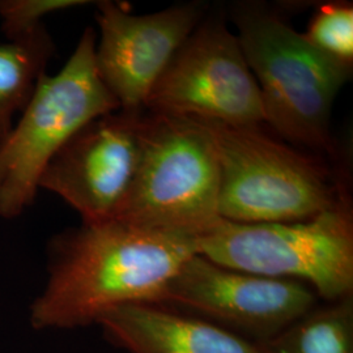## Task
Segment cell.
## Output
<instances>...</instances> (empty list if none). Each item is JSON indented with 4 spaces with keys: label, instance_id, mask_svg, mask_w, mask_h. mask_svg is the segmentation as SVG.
<instances>
[{
    "label": "cell",
    "instance_id": "1",
    "mask_svg": "<svg viewBox=\"0 0 353 353\" xmlns=\"http://www.w3.org/2000/svg\"><path fill=\"white\" fill-rule=\"evenodd\" d=\"M198 252V237L121 220L81 223L50 243L49 279L32 306L36 328L99 323L114 309L154 303Z\"/></svg>",
    "mask_w": 353,
    "mask_h": 353
},
{
    "label": "cell",
    "instance_id": "2",
    "mask_svg": "<svg viewBox=\"0 0 353 353\" xmlns=\"http://www.w3.org/2000/svg\"><path fill=\"white\" fill-rule=\"evenodd\" d=\"M232 20L259 87L265 123L290 144L335 156L331 112L352 68L316 50L303 33L258 3L233 6Z\"/></svg>",
    "mask_w": 353,
    "mask_h": 353
},
{
    "label": "cell",
    "instance_id": "3",
    "mask_svg": "<svg viewBox=\"0 0 353 353\" xmlns=\"http://www.w3.org/2000/svg\"><path fill=\"white\" fill-rule=\"evenodd\" d=\"M214 139L202 121L145 112L139 164L115 220L202 236L221 219Z\"/></svg>",
    "mask_w": 353,
    "mask_h": 353
},
{
    "label": "cell",
    "instance_id": "4",
    "mask_svg": "<svg viewBox=\"0 0 353 353\" xmlns=\"http://www.w3.org/2000/svg\"><path fill=\"white\" fill-rule=\"evenodd\" d=\"M202 122L217 156L221 219L300 221L330 210L347 192L323 161L271 138L261 126Z\"/></svg>",
    "mask_w": 353,
    "mask_h": 353
},
{
    "label": "cell",
    "instance_id": "5",
    "mask_svg": "<svg viewBox=\"0 0 353 353\" xmlns=\"http://www.w3.org/2000/svg\"><path fill=\"white\" fill-rule=\"evenodd\" d=\"M214 263L305 283L326 303L353 296V211L348 191L330 210L290 223L220 219L198 237Z\"/></svg>",
    "mask_w": 353,
    "mask_h": 353
},
{
    "label": "cell",
    "instance_id": "6",
    "mask_svg": "<svg viewBox=\"0 0 353 353\" xmlns=\"http://www.w3.org/2000/svg\"><path fill=\"white\" fill-rule=\"evenodd\" d=\"M96 43V30L85 28L62 70L41 77L1 144V219H16L34 204L45 168L81 127L121 109L99 74Z\"/></svg>",
    "mask_w": 353,
    "mask_h": 353
},
{
    "label": "cell",
    "instance_id": "7",
    "mask_svg": "<svg viewBox=\"0 0 353 353\" xmlns=\"http://www.w3.org/2000/svg\"><path fill=\"white\" fill-rule=\"evenodd\" d=\"M144 110L232 126L265 123L259 87L223 17L205 14L153 85Z\"/></svg>",
    "mask_w": 353,
    "mask_h": 353
},
{
    "label": "cell",
    "instance_id": "8",
    "mask_svg": "<svg viewBox=\"0 0 353 353\" xmlns=\"http://www.w3.org/2000/svg\"><path fill=\"white\" fill-rule=\"evenodd\" d=\"M318 300L316 292L301 281L233 270L196 252L169 280L154 305L261 344L309 312Z\"/></svg>",
    "mask_w": 353,
    "mask_h": 353
},
{
    "label": "cell",
    "instance_id": "9",
    "mask_svg": "<svg viewBox=\"0 0 353 353\" xmlns=\"http://www.w3.org/2000/svg\"><path fill=\"white\" fill-rule=\"evenodd\" d=\"M143 113L119 109L81 127L45 168L39 190L63 199L81 223L113 220L139 164Z\"/></svg>",
    "mask_w": 353,
    "mask_h": 353
},
{
    "label": "cell",
    "instance_id": "10",
    "mask_svg": "<svg viewBox=\"0 0 353 353\" xmlns=\"http://www.w3.org/2000/svg\"><path fill=\"white\" fill-rule=\"evenodd\" d=\"M202 1L135 14L122 1L97 3L96 64L122 110L144 112L153 85L207 14Z\"/></svg>",
    "mask_w": 353,
    "mask_h": 353
},
{
    "label": "cell",
    "instance_id": "11",
    "mask_svg": "<svg viewBox=\"0 0 353 353\" xmlns=\"http://www.w3.org/2000/svg\"><path fill=\"white\" fill-rule=\"evenodd\" d=\"M97 325L108 341L130 353H265L261 344L154 303L117 307Z\"/></svg>",
    "mask_w": 353,
    "mask_h": 353
},
{
    "label": "cell",
    "instance_id": "12",
    "mask_svg": "<svg viewBox=\"0 0 353 353\" xmlns=\"http://www.w3.org/2000/svg\"><path fill=\"white\" fill-rule=\"evenodd\" d=\"M55 54V43L45 26L0 43V147L19 115L32 99Z\"/></svg>",
    "mask_w": 353,
    "mask_h": 353
},
{
    "label": "cell",
    "instance_id": "13",
    "mask_svg": "<svg viewBox=\"0 0 353 353\" xmlns=\"http://www.w3.org/2000/svg\"><path fill=\"white\" fill-rule=\"evenodd\" d=\"M261 347L265 353H353V296L316 303Z\"/></svg>",
    "mask_w": 353,
    "mask_h": 353
},
{
    "label": "cell",
    "instance_id": "14",
    "mask_svg": "<svg viewBox=\"0 0 353 353\" xmlns=\"http://www.w3.org/2000/svg\"><path fill=\"white\" fill-rule=\"evenodd\" d=\"M305 39L336 63L352 68L353 7L350 3L319 6L309 21Z\"/></svg>",
    "mask_w": 353,
    "mask_h": 353
},
{
    "label": "cell",
    "instance_id": "15",
    "mask_svg": "<svg viewBox=\"0 0 353 353\" xmlns=\"http://www.w3.org/2000/svg\"><path fill=\"white\" fill-rule=\"evenodd\" d=\"M84 0H0V29L7 41L34 32L48 14L85 6Z\"/></svg>",
    "mask_w": 353,
    "mask_h": 353
}]
</instances>
